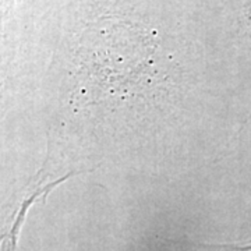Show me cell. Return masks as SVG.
I'll return each instance as SVG.
<instances>
[{
  "instance_id": "1",
  "label": "cell",
  "mask_w": 251,
  "mask_h": 251,
  "mask_svg": "<svg viewBox=\"0 0 251 251\" xmlns=\"http://www.w3.org/2000/svg\"><path fill=\"white\" fill-rule=\"evenodd\" d=\"M208 251H251V244L236 246V244H222V246H208Z\"/></svg>"
}]
</instances>
